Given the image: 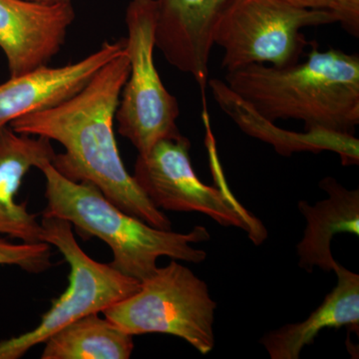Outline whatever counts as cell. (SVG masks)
<instances>
[{"label": "cell", "mask_w": 359, "mask_h": 359, "mask_svg": "<svg viewBox=\"0 0 359 359\" xmlns=\"http://www.w3.org/2000/svg\"><path fill=\"white\" fill-rule=\"evenodd\" d=\"M129 71L125 49L75 95L9 126L18 133L61 144L65 153L56 154L52 165L65 178L93 184L123 211L155 228L172 230V222L128 173L118 150L114 120Z\"/></svg>", "instance_id": "1"}, {"label": "cell", "mask_w": 359, "mask_h": 359, "mask_svg": "<svg viewBox=\"0 0 359 359\" xmlns=\"http://www.w3.org/2000/svg\"><path fill=\"white\" fill-rule=\"evenodd\" d=\"M224 82L269 121L294 119L304 131L354 135L359 125V56L320 51L311 41L304 62L250 65L226 71Z\"/></svg>", "instance_id": "2"}, {"label": "cell", "mask_w": 359, "mask_h": 359, "mask_svg": "<svg viewBox=\"0 0 359 359\" xmlns=\"http://www.w3.org/2000/svg\"><path fill=\"white\" fill-rule=\"evenodd\" d=\"M39 170L46 180L42 216L65 219L78 231L100 238L112 252L110 266L123 275L142 283L155 273L161 257L193 264L207 257L204 250L193 245L211 238L204 226L185 233L155 228L113 204L93 184L65 178L50 162Z\"/></svg>", "instance_id": "3"}, {"label": "cell", "mask_w": 359, "mask_h": 359, "mask_svg": "<svg viewBox=\"0 0 359 359\" xmlns=\"http://www.w3.org/2000/svg\"><path fill=\"white\" fill-rule=\"evenodd\" d=\"M216 309L207 283L190 269L172 259L143 280L136 292L102 313L133 337L174 335L205 355L215 347Z\"/></svg>", "instance_id": "4"}, {"label": "cell", "mask_w": 359, "mask_h": 359, "mask_svg": "<svg viewBox=\"0 0 359 359\" xmlns=\"http://www.w3.org/2000/svg\"><path fill=\"white\" fill-rule=\"evenodd\" d=\"M335 22L328 9L302 8L283 0H231L215 27L214 45L223 48L226 71L266 63L287 67L299 63L308 47L302 29Z\"/></svg>", "instance_id": "5"}, {"label": "cell", "mask_w": 359, "mask_h": 359, "mask_svg": "<svg viewBox=\"0 0 359 359\" xmlns=\"http://www.w3.org/2000/svg\"><path fill=\"white\" fill-rule=\"evenodd\" d=\"M42 242L54 245L70 266L69 283L30 332L0 341V359L22 358L60 328L106 309L136 292L141 283L123 275L109 264L94 261L78 245L72 224L42 216Z\"/></svg>", "instance_id": "6"}, {"label": "cell", "mask_w": 359, "mask_h": 359, "mask_svg": "<svg viewBox=\"0 0 359 359\" xmlns=\"http://www.w3.org/2000/svg\"><path fill=\"white\" fill-rule=\"evenodd\" d=\"M157 18V0H131L125 18L130 71L115 119L119 134L139 154L180 132L178 100L165 87L155 65Z\"/></svg>", "instance_id": "7"}, {"label": "cell", "mask_w": 359, "mask_h": 359, "mask_svg": "<svg viewBox=\"0 0 359 359\" xmlns=\"http://www.w3.org/2000/svg\"><path fill=\"white\" fill-rule=\"evenodd\" d=\"M191 142L181 133L156 143L149 152L138 154L133 178L158 209L201 212L221 226L245 231L255 245L268 238V231L252 212L226 188L203 183L190 157Z\"/></svg>", "instance_id": "8"}, {"label": "cell", "mask_w": 359, "mask_h": 359, "mask_svg": "<svg viewBox=\"0 0 359 359\" xmlns=\"http://www.w3.org/2000/svg\"><path fill=\"white\" fill-rule=\"evenodd\" d=\"M231 0H157L156 47L168 62L191 75L205 105L214 32Z\"/></svg>", "instance_id": "9"}, {"label": "cell", "mask_w": 359, "mask_h": 359, "mask_svg": "<svg viewBox=\"0 0 359 359\" xmlns=\"http://www.w3.org/2000/svg\"><path fill=\"white\" fill-rule=\"evenodd\" d=\"M74 20L72 4L0 0V49L11 77L48 65L65 45Z\"/></svg>", "instance_id": "10"}, {"label": "cell", "mask_w": 359, "mask_h": 359, "mask_svg": "<svg viewBox=\"0 0 359 359\" xmlns=\"http://www.w3.org/2000/svg\"><path fill=\"white\" fill-rule=\"evenodd\" d=\"M125 49V39L105 41L100 48L77 62L60 67L42 66L9 78L0 84V127L67 100Z\"/></svg>", "instance_id": "11"}, {"label": "cell", "mask_w": 359, "mask_h": 359, "mask_svg": "<svg viewBox=\"0 0 359 359\" xmlns=\"http://www.w3.org/2000/svg\"><path fill=\"white\" fill-rule=\"evenodd\" d=\"M55 155L49 139L18 133L9 125L0 127V235L26 244L42 242L37 215L15 197L26 174L53 162Z\"/></svg>", "instance_id": "12"}, {"label": "cell", "mask_w": 359, "mask_h": 359, "mask_svg": "<svg viewBox=\"0 0 359 359\" xmlns=\"http://www.w3.org/2000/svg\"><path fill=\"white\" fill-rule=\"evenodd\" d=\"M320 188L327 192V199L316 205L304 201L297 204L306 226L297 252L299 268L306 273H313L314 268L334 271L332 238L342 233L359 235L358 189L348 190L332 177L321 180Z\"/></svg>", "instance_id": "13"}, {"label": "cell", "mask_w": 359, "mask_h": 359, "mask_svg": "<svg viewBox=\"0 0 359 359\" xmlns=\"http://www.w3.org/2000/svg\"><path fill=\"white\" fill-rule=\"evenodd\" d=\"M219 107L240 127L243 132L271 144L280 155L294 152L323 150L339 153L344 165L358 164V139L354 135L325 131H304V133L285 131L257 112L247 101L219 79L208 81Z\"/></svg>", "instance_id": "14"}, {"label": "cell", "mask_w": 359, "mask_h": 359, "mask_svg": "<svg viewBox=\"0 0 359 359\" xmlns=\"http://www.w3.org/2000/svg\"><path fill=\"white\" fill-rule=\"evenodd\" d=\"M337 283L323 304L306 320L289 323L262 337L271 359H299L302 349L311 346L325 328L349 327L358 332L359 275L337 262Z\"/></svg>", "instance_id": "15"}, {"label": "cell", "mask_w": 359, "mask_h": 359, "mask_svg": "<svg viewBox=\"0 0 359 359\" xmlns=\"http://www.w3.org/2000/svg\"><path fill=\"white\" fill-rule=\"evenodd\" d=\"M43 344L42 359H128L134 351L133 335L98 313L65 325Z\"/></svg>", "instance_id": "16"}, {"label": "cell", "mask_w": 359, "mask_h": 359, "mask_svg": "<svg viewBox=\"0 0 359 359\" xmlns=\"http://www.w3.org/2000/svg\"><path fill=\"white\" fill-rule=\"evenodd\" d=\"M50 245L11 244L0 238V266H16L30 273H41L52 266Z\"/></svg>", "instance_id": "17"}, {"label": "cell", "mask_w": 359, "mask_h": 359, "mask_svg": "<svg viewBox=\"0 0 359 359\" xmlns=\"http://www.w3.org/2000/svg\"><path fill=\"white\" fill-rule=\"evenodd\" d=\"M330 11L351 36L359 37V0H330Z\"/></svg>", "instance_id": "18"}, {"label": "cell", "mask_w": 359, "mask_h": 359, "mask_svg": "<svg viewBox=\"0 0 359 359\" xmlns=\"http://www.w3.org/2000/svg\"><path fill=\"white\" fill-rule=\"evenodd\" d=\"M292 6L308 9H328L330 11V0H283Z\"/></svg>", "instance_id": "19"}, {"label": "cell", "mask_w": 359, "mask_h": 359, "mask_svg": "<svg viewBox=\"0 0 359 359\" xmlns=\"http://www.w3.org/2000/svg\"><path fill=\"white\" fill-rule=\"evenodd\" d=\"M34 4H46V6H58V4H72V0H26Z\"/></svg>", "instance_id": "20"}]
</instances>
